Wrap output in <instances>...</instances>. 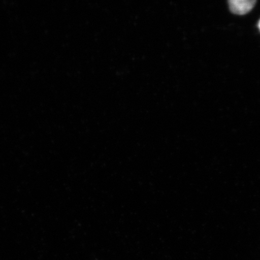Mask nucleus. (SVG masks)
<instances>
[{
  "mask_svg": "<svg viewBox=\"0 0 260 260\" xmlns=\"http://www.w3.org/2000/svg\"><path fill=\"white\" fill-rule=\"evenodd\" d=\"M255 0H230L229 4L231 11L237 15H245L254 7Z\"/></svg>",
  "mask_w": 260,
  "mask_h": 260,
  "instance_id": "nucleus-1",
  "label": "nucleus"
},
{
  "mask_svg": "<svg viewBox=\"0 0 260 260\" xmlns=\"http://www.w3.org/2000/svg\"><path fill=\"white\" fill-rule=\"evenodd\" d=\"M258 27L259 30L260 31V19H259V21L258 22Z\"/></svg>",
  "mask_w": 260,
  "mask_h": 260,
  "instance_id": "nucleus-2",
  "label": "nucleus"
}]
</instances>
